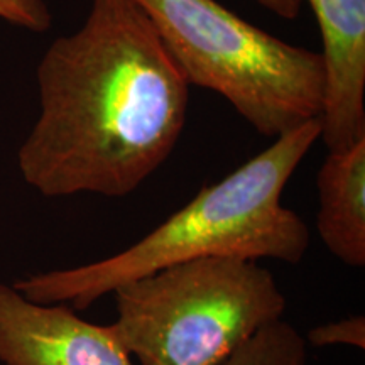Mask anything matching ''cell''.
Wrapping results in <instances>:
<instances>
[{"mask_svg":"<svg viewBox=\"0 0 365 365\" xmlns=\"http://www.w3.org/2000/svg\"><path fill=\"white\" fill-rule=\"evenodd\" d=\"M41 113L17 153L48 198L127 196L171 156L190 83L135 0H93L38 66Z\"/></svg>","mask_w":365,"mask_h":365,"instance_id":"obj_1","label":"cell"},{"mask_svg":"<svg viewBox=\"0 0 365 365\" xmlns=\"http://www.w3.org/2000/svg\"><path fill=\"white\" fill-rule=\"evenodd\" d=\"M322 137V118L276 137V143L215 185L205 186L144 239L110 257L14 282L27 299L86 309L118 286L202 257L276 259L299 264L309 228L281 203L296 168Z\"/></svg>","mask_w":365,"mask_h":365,"instance_id":"obj_2","label":"cell"},{"mask_svg":"<svg viewBox=\"0 0 365 365\" xmlns=\"http://www.w3.org/2000/svg\"><path fill=\"white\" fill-rule=\"evenodd\" d=\"M112 294L113 335L140 365H223L286 309L272 272L240 257L176 264Z\"/></svg>","mask_w":365,"mask_h":365,"instance_id":"obj_3","label":"cell"},{"mask_svg":"<svg viewBox=\"0 0 365 365\" xmlns=\"http://www.w3.org/2000/svg\"><path fill=\"white\" fill-rule=\"evenodd\" d=\"M190 85L225 97L261 135L279 137L325 108L322 53L298 48L217 0H135Z\"/></svg>","mask_w":365,"mask_h":365,"instance_id":"obj_4","label":"cell"},{"mask_svg":"<svg viewBox=\"0 0 365 365\" xmlns=\"http://www.w3.org/2000/svg\"><path fill=\"white\" fill-rule=\"evenodd\" d=\"M0 362L134 365L110 325L86 322L63 303H36L4 282H0Z\"/></svg>","mask_w":365,"mask_h":365,"instance_id":"obj_5","label":"cell"},{"mask_svg":"<svg viewBox=\"0 0 365 365\" xmlns=\"http://www.w3.org/2000/svg\"><path fill=\"white\" fill-rule=\"evenodd\" d=\"M327 68L322 139L330 153L365 139V0H308Z\"/></svg>","mask_w":365,"mask_h":365,"instance_id":"obj_6","label":"cell"},{"mask_svg":"<svg viewBox=\"0 0 365 365\" xmlns=\"http://www.w3.org/2000/svg\"><path fill=\"white\" fill-rule=\"evenodd\" d=\"M317 228L325 247L350 267L365 266V139L330 153L317 176Z\"/></svg>","mask_w":365,"mask_h":365,"instance_id":"obj_7","label":"cell"},{"mask_svg":"<svg viewBox=\"0 0 365 365\" xmlns=\"http://www.w3.org/2000/svg\"><path fill=\"white\" fill-rule=\"evenodd\" d=\"M307 340L281 318L255 333L223 365H307Z\"/></svg>","mask_w":365,"mask_h":365,"instance_id":"obj_8","label":"cell"},{"mask_svg":"<svg viewBox=\"0 0 365 365\" xmlns=\"http://www.w3.org/2000/svg\"><path fill=\"white\" fill-rule=\"evenodd\" d=\"M307 344L313 346L349 345L355 349H365V319L360 317H350L339 322L325 323L312 328L307 335Z\"/></svg>","mask_w":365,"mask_h":365,"instance_id":"obj_9","label":"cell"},{"mask_svg":"<svg viewBox=\"0 0 365 365\" xmlns=\"http://www.w3.org/2000/svg\"><path fill=\"white\" fill-rule=\"evenodd\" d=\"M0 19L33 33H44L53 24L44 0H0Z\"/></svg>","mask_w":365,"mask_h":365,"instance_id":"obj_10","label":"cell"},{"mask_svg":"<svg viewBox=\"0 0 365 365\" xmlns=\"http://www.w3.org/2000/svg\"><path fill=\"white\" fill-rule=\"evenodd\" d=\"M282 19H296L301 12L303 0H255Z\"/></svg>","mask_w":365,"mask_h":365,"instance_id":"obj_11","label":"cell"}]
</instances>
